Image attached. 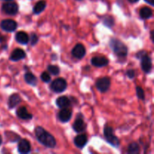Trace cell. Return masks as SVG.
<instances>
[{
  "mask_svg": "<svg viewBox=\"0 0 154 154\" xmlns=\"http://www.w3.org/2000/svg\"><path fill=\"white\" fill-rule=\"evenodd\" d=\"M35 135L38 141L41 144L45 145V147H49V148H54L56 144H57L54 137L41 126H37L35 128Z\"/></svg>",
  "mask_w": 154,
  "mask_h": 154,
  "instance_id": "6da1fadb",
  "label": "cell"
},
{
  "mask_svg": "<svg viewBox=\"0 0 154 154\" xmlns=\"http://www.w3.org/2000/svg\"><path fill=\"white\" fill-rule=\"evenodd\" d=\"M110 46L114 52V54L119 57H126L128 54V48L121 41L113 38L110 42Z\"/></svg>",
  "mask_w": 154,
  "mask_h": 154,
  "instance_id": "7a4b0ae2",
  "label": "cell"
},
{
  "mask_svg": "<svg viewBox=\"0 0 154 154\" xmlns=\"http://www.w3.org/2000/svg\"><path fill=\"white\" fill-rule=\"evenodd\" d=\"M136 57L141 59V65L143 71L146 73H149L152 69V61L150 57L144 51H140Z\"/></svg>",
  "mask_w": 154,
  "mask_h": 154,
  "instance_id": "3957f363",
  "label": "cell"
},
{
  "mask_svg": "<svg viewBox=\"0 0 154 154\" xmlns=\"http://www.w3.org/2000/svg\"><path fill=\"white\" fill-rule=\"evenodd\" d=\"M104 135H105V139L109 144L114 146V147H118L119 144H120V141H119L118 138L116 137V135H114V129L112 127L109 126H105V129H104Z\"/></svg>",
  "mask_w": 154,
  "mask_h": 154,
  "instance_id": "277c9868",
  "label": "cell"
},
{
  "mask_svg": "<svg viewBox=\"0 0 154 154\" xmlns=\"http://www.w3.org/2000/svg\"><path fill=\"white\" fill-rule=\"evenodd\" d=\"M67 87V83H66V80L63 78H57V79L54 80L52 82L51 86V90L55 93H63L65 91Z\"/></svg>",
  "mask_w": 154,
  "mask_h": 154,
  "instance_id": "5b68a950",
  "label": "cell"
},
{
  "mask_svg": "<svg viewBox=\"0 0 154 154\" xmlns=\"http://www.w3.org/2000/svg\"><path fill=\"white\" fill-rule=\"evenodd\" d=\"M96 85L98 90H99L101 93H105L106 91H108L110 86H111V80H110L109 78H107V77L99 78V79L96 81Z\"/></svg>",
  "mask_w": 154,
  "mask_h": 154,
  "instance_id": "8992f818",
  "label": "cell"
},
{
  "mask_svg": "<svg viewBox=\"0 0 154 154\" xmlns=\"http://www.w3.org/2000/svg\"><path fill=\"white\" fill-rule=\"evenodd\" d=\"M0 26L3 30L6 32H13L17 27V23L16 21L13 20L7 19L2 21L0 23Z\"/></svg>",
  "mask_w": 154,
  "mask_h": 154,
  "instance_id": "52a82bcc",
  "label": "cell"
},
{
  "mask_svg": "<svg viewBox=\"0 0 154 154\" xmlns=\"http://www.w3.org/2000/svg\"><path fill=\"white\" fill-rule=\"evenodd\" d=\"M18 5L15 2H7L3 4L2 11L9 15H15L18 12Z\"/></svg>",
  "mask_w": 154,
  "mask_h": 154,
  "instance_id": "ba28073f",
  "label": "cell"
},
{
  "mask_svg": "<svg viewBox=\"0 0 154 154\" xmlns=\"http://www.w3.org/2000/svg\"><path fill=\"white\" fill-rule=\"evenodd\" d=\"M83 116H81V117H79L78 116V118L76 119L75 122L73 123V129L76 132H83L86 130L87 129V124L85 123V122L83 120Z\"/></svg>",
  "mask_w": 154,
  "mask_h": 154,
  "instance_id": "9c48e42d",
  "label": "cell"
},
{
  "mask_svg": "<svg viewBox=\"0 0 154 154\" xmlns=\"http://www.w3.org/2000/svg\"><path fill=\"white\" fill-rule=\"evenodd\" d=\"M72 54L75 58L81 59L85 56L86 54V49L84 46L81 44H78L75 46L72 51Z\"/></svg>",
  "mask_w": 154,
  "mask_h": 154,
  "instance_id": "30bf717a",
  "label": "cell"
},
{
  "mask_svg": "<svg viewBox=\"0 0 154 154\" xmlns=\"http://www.w3.org/2000/svg\"><path fill=\"white\" fill-rule=\"evenodd\" d=\"M72 110L69 109L67 108H62L61 111H60L58 114L59 120L61 122H63V123H66V122L69 121L72 117Z\"/></svg>",
  "mask_w": 154,
  "mask_h": 154,
  "instance_id": "8fae6325",
  "label": "cell"
},
{
  "mask_svg": "<svg viewBox=\"0 0 154 154\" xmlns=\"http://www.w3.org/2000/svg\"><path fill=\"white\" fill-rule=\"evenodd\" d=\"M18 151L23 154L29 153L31 151V145L29 141H27L26 139L20 140L18 144Z\"/></svg>",
  "mask_w": 154,
  "mask_h": 154,
  "instance_id": "7c38bea8",
  "label": "cell"
},
{
  "mask_svg": "<svg viewBox=\"0 0 154 154\" xmlns=\"http://www.w3.org/2000/svg\"><path fill=\"white\" fill-rule=\"evenodd\" d=\"M91 63L96 67H103L108 64V60L103 57H95L92 58Z\"/></svg>",
  "mask_w": 154,
  "mask_h": 154,
  "instance_id": "4fadbf2b",
  "label": "cell"
},
{
  "mask_svg": "<svg viewBox=\"0 0 154 154\" xmlns=\"http://www.w3.org/2000/svg\"><path fill=\"white\" fill-rule=\"evenodd\" d=\"M26 57V53L20 48H17L11 54L10 59L12 61H18Z\"/></svg>",
  "mask_w": 154,
  "mask_h": 154,
  "instance_id": "5bb4252c",
  "label": "cell"
},
{
  "mask_svg": "<svg viewBox=\"0 0 154 154\" xmlns=\"http://www.w3.org/2000/svg\"><path fill=\"white\" fill-rule=\"evenodd\" d=\"M17 115L19 118L23 120H31L32 118V115L27 111L25 107H20L17 111Z\"/></svg>",
  "mask_w": 154,
  "mask_h": 154,
  "instance_id": "9a60e30c",
  "label": "cell"
},
{
  "mask_svg": "<svg viewBox=\"0 0 154 154\" xmlns=\"http://www.w3.org/2000/svg\"><path fill=\"white\" fill-rule=\"evenodd\" d=\"M74 142H75V146L78 147V148H83L87 143V137L84 134L78 135L75 137Z\"/></svg>",
  "mask_w": 154,
  "mask_h": 154,
  "instance_id": "2e32d148",
  "label": "cell"
},
{
  "mask_svg": "<svg viewBox=\"0 0 154 154\" xmlns=\"http://www.w3.org/2000/svg\"><path fill=\"white\" fill-rule=\"evenodd\" d=\"M22 101L21 97L17 93H14L9 97L8 99V107L10 108H14L16 105L20 104Z\"/></svg>",
  "mask_w": 154,
  "mask_h": 154,
  "instance_id": "e0dca14e",
  "label": "cell"
},
{
  "mask_svg": "<svg viewBox=\"0 0 154 154\" xmlns=\"http://www.w3.org/2000/svg\"><path fill=\"white\" fill-rule=\"evenodd\" d=\"M15 39L17 42L22 45H26L29 41V35L25 32H18L15 35Z\"/></svg>",
  "mask_w": 154,
  "mask_h": 154,
  "instance_id": "ac0fdd59",
  "label": "cell"
},
{
  "mask_svg": "<svg viewBox=\"0 0 154 154\" xmlns=\"http://www.w3.org/2000/svg\"><path fill=\"white\" fill-rule=\"evenodd\" d=\"M57 105L60 108H68V107L70 105L71 101L70 99H69L66 96H60L58 99H57Z\"/></svg>",
  "mask_w": 154,
  "mask_h": 154,
  "instance_id": "d6986e66",
  "label": "cell"
},
{
  "mask_svg": "<svg viewBox=\"0 0 154 154\" xmlns=\"http://www.w3.org/2000/svg\"><path fill=\"white\" fill-rule=\"evenodd\" d=\"M45 7H46V2L45 0H41V1L38 2L35 7L33 8V12L35 14H38L45 10Z\"/></svg>",
  "mask_w": 154,
  "mask_h": 154,
  "instance_id": "ffe728a7",
  "label": "cell"
},
{
  "mask_svg": "<svg viewBox=\"0 0 154 154\" xmlns=\"http://www.w3.org/2000/svg\"><path fill=\"white\" fill-rule=\"evenodd\" d=\"M24 78L27 84L32 86H35L37 84V78L31 72H26L24 75Z\"/></svg>",
  "mask_w": 154,
  "mask_h": 154,
  "instance_id": "44dd1931",
  "label": "cell"
},
{
  "mask_svg": "<svg viewBox=\"0 0 154 154\" xmlns=\"http://www.w3.org/2000/svg\"><path fill=\"white\" fill-rule=\"evenodd\" d=\"M153 15V11L148 7H144L140 10V16L142 19H148Z\"/></svg>",
  "mask_w": 154,
  "mask_h": 154,
  "instance_id": "7402d4cb",
  "label": "cell"
},
{
  "mask_svg": "<svg viewBox=\"0 0 154 154\" xmlns=\"http://www.w3.org/2000/svg\"><path fill=\"white\" fill-rule=\"evenodd\" d=\"M140 151L139 146L137 143H131L128 147V153L130 154H138Z\"/></svg>",
  "mask_w": 154,
  "mask_h": 154,
  "instance_id": "603a6c76",
  "label": "cell"
},
{
  "mask_svg": "<svg viewBox=\"0 0 154 154\" xmlns=\"http://www.w3.org/2000/svg\"><path fill=\"white\" fill-rule=\"evenodd\" d=\"M48 70L49 71L50 73H51L54 75H57L60 73V68L57 66H53V65H50L48 67Z\"/></svg>",
  "mask_w": 154,
  "mask_h": 154,
  "instance_id": "cb8c5ba5",
  "label": "cell"
},
{
  "mask_svg": "<svg viewBox=\"0 0 154 154\" xmlns=\"http://www.w3.org/2000/svg\"><path fill=\"white\" fill-rule=\"evenodd\" d=\"M104 24L108 27H112L114 24V18L111 16H106L104 19Z\"/></svg>",
  "mask_w": 154,
  "mask_h": 154,
  "instance_id": "d4e9b609",
  "label": "cell"
},
{
  "mask_svg": "<svg viewBox=\"0 0 154 154\" xmlns=\"http://www.w3.org/2000/svg\"><path fill=\"white\" fill-rule=\"evenodd\" d=\"M136 94H137V96L138 97V99H141V100H144L145 96H144V90H143V89L141 88V87H136Z\"/></svg>",
  "mask_w": 154,
  "mask_h": 154,
  "instance_id": "484cf974",
  "label": "cell"
},
{
  "mask_svg": "<svg viewBox=\"0 0 154 154\" xmlns=\"http://www.w3.org/2000/svg\"><path fill=\"white\" fill-rule=\"evenodd\" d=\"M41 78H42V81H45V82H46V83L51 81V76H50L49 74L46 72H43V73L42 74V75H41Z\"/></svg>",
  "mask_w": 154,
  "mask_h": 154,
  "instance_id": "4316f807",
  "label": "cell"
},
{
  "mask_svg": "<svg viewBox=\"0 0 154 154\" xmlns=\"http://www.w3.org/2000/svg\"><path fill=\"white\" fill-rule=\"evenodd\" d=\"M38 38L36 35L35 34L32 33L31 35V44L32 45H35L38 42Z\"/></svg>",
  "mask_w": 154,
  "mask_h": 154,
  "instance_id": "83f0119b",
  "label": "cell"
},
{
  "mask_svg": "<svg viewBox=\"0 0 154 154\" xmlns=\"http://www.w3.org/2000/svg\"><path fill=\"white\" fill-rule=\"evenodd\" d=\"M126 75H127V76L129 77V78H133L135 75V71L132 70V69H129V70L127 71V72H126Z\"/></svg>",
  "mask_w": 154,
  "mask_h": 154,
  "instance_id": "f1b7e54d",
  "label": "cell"
},
{
  "mask_svg": "<svg viewBox=\"0 0 154 154\" xmlns=\"http://www.w3.org/2000/svg\"><path fill=\"white\" fill-rule=\"evenodd\" d=\"M148 4L151 5H154V0H145Z\"/></svg>",
  "mask_w": 154,
  "mask_h": 154,
  "instance_id": "f546056e",
  "label": "cell"
},
{
  "mask_svg": "<svg viewBox=\"0 0 154 154\" xmlns=\"http://www.w3.org/2000/svg\"><path fill=\"white\" fill-rule=\"evenodd\" d=\"M129 2H130L131 3H135V2H137L138 1V0H128Z\"/></svg>",
  "mask_w": 154,
  "mask_h": 154,
  "instance_id": "4dcf8cb0",
  "label": "cell"
},
{
  "mask_svg": "<svg viewBox=\"0 0 154 154\" xmlns=\"http://www.w3.org/2000/svg\"><path fill=\"white\" fill-rule=\"evenodd\" d=\"M3 39H4V37H3V36H2L1 35H0V42H2Z\"/></svg>",
  "mask_w": 154,
  "mask_h": 154,
  "instance_id": "1f68e13d",
  "label": "cell"
},
{
  "mask_svg": "<svg viewBox=\"0 0 154 154\" xmlns=\"http://www.w3.org/2000/svg\"><path fill=\"white\" fill-rule=\"evenodd\" d=\"M2 137L0 136V145L2 144Z\"/></svg>",
  "mask_w": 154,
  "mask_h": 154,
  "instance_id": "d6a6232c",
  "label": "cell"
},
{
  "mask_svg": "<svg viewBox=\"0 0 154 154\" xmlns=\"http://www.w3.org/2000/svg\"><path fill=\"white\" fill-rule=\"evenodd\" d=\"M5 1H11V0H5Z\"/></svg>",
  "mask_w": 154,
  "mask_h": 154,
  "instance_id": "836d02e7",
  "label": "cell"
}]
</instances>
